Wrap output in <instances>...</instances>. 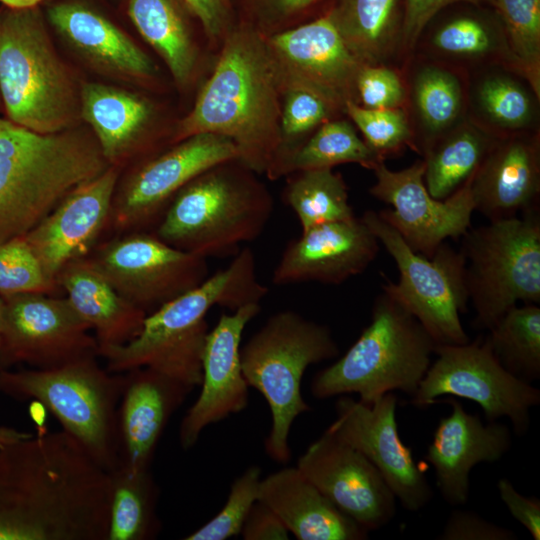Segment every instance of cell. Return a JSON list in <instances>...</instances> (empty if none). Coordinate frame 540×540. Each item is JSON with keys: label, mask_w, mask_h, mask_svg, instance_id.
I'll return each instance as SVG.
<instances>
[{"label": "cell", "mask_w": 540, "mask_h": 540, "mask_svg": "<svg viewBox=\"0 0 540 540\" xmlns=\"http://www.w3.org/2000/svg\"><path fill=\"white\" fill-rule=\"evenodd\" d=\"M50 24L80 55L109 73L148 79L155 71L149 56L117 25L79 2H60L47 10Z\"/></svg>", "instance_id": "cell-26"}, {"label": "cell", "mask_w": 540, "mask_h": 540, "mask_svg": "<svg viewBox=\"0 0 540 540\" xmlns=\"http://www.w3.org/2000/svg\"><path fill=\"white\" fill-rule=\"evenodd\" d=\"M80 116L93 130L110 166L119 165L143 149L144 133L152 115L147 100L101 83H83L79 90Z\"/></svg>", "instance_id": "cell-28"}, {"label": "cell", "mask_w": 540, "mask_h": 540, "mask_svg": "<svg viewBox=\"0 0 540 540\" xmlns=\"http://www.w3.org/2000/svg\"><path fill=\"white\" fill-rule=\"evenodd\" d=\"M128 15L141 36L159 53L173 78L186 84L194 71L196 51L174 0H128Z\"/></svg>", "instance_id": "cell-33"}, {"label": "cell", "mask_w": 540, "mask_h": 540, "mask_svg": "<svg viewBox=\"0 0 540 540\" xmlns=\"http://www.w3.org/2000/svg\"><path fill=\"white\" fill-rule=\"evenodd\" d=\"M397 403L394 392L372 404L342 395L335 402L336 419L326 431L361 452L378 469L396 500L406 510L418 512L434 493L412 449L399 436Z\"/></svg>", "instance_id": "cell-16"}, {"label": "cell", "mask_w": 540, "mask_h": 540, "mask_svg": "<svg viewBox=\"0 0 540 540\" xmlns=\"http://www.w3.org/2000/svg\"><path fill=\"white\" fill-rule=\"evenodd\" d=\"M327 10L363 65L380 64L400 38L403 0H335Z\"/></svg>", "instance_id": "cell-30"}, {"label": "cell", "mask_w": 540, "mask_h": 540, "mask_svg": "<svg viewBox=\"0 0 540 540\" xmlns=\"http://www.w3.org/2000/svg\"><path fill=\"white\" fill-rule=\"evenodd\" d=\"M199 20L205 33L211 38L226 35L232 28L231 0H181Z\"/></svg>", "instance_id": "cell-49"}, {"label": "cell", "mask_w": 540, "mask_h": 540, "mask_svg": "<svg viewBox=\"0 0 540 540\" xmlns=\"http://www.w3.org/2000/svg\"><path fill=\"white\" fill-rule=\"evenodd\" d=\"M517 69L540 92V0H492Z\"/></svg>", "instance_id": "cell-38"}, {"label": "cell", "mask_w": 540, "mask_h": 540, "mask_svg": "<svg viewBox=\"0 0 540 540\" xmlns=\"http://www.w3.org/2000/svg\"><path fill=\"white\" fill-rule=\"evenodd\" d=\"M361 218L399 271L398 282L387 281L383 291L413 315L437 345L469 342L460 320L469 302L461 252L444 242L432 258H426L412 250L377 212L368 210Z\"/></svg>", "instance_id": "cell-10"}, {"label": "cell", "mask_w": 540, "mask_h": 540, "mask_svg": "<svg viewBox=\"0 0 540 540\" xmlns=\"http://www.w3.org/2000/svg\"><path fill=\"white\" fill-rule=\"evenodd\" d=\"M3 317H4V302L0 297V371L4 370L3 365Z\"/></svg>", "instance_id": "cell-53"}, {"label": "cell", "mask_w": 540, "mask_h": 540, "mask_svg": "<svg viewBox=\"0 0 540 540\" xmlns=\"http://www.w3.org/2000/svg\"><path fill=\"white\" fill-rule=\"evenodd\" d=\"M42 1L44 0H0L5 7L12 9L34 8Z\"/></svg>", "instance_id": "cell-52"}, {"label": "cell", "mask_w": 540, "mask_h": 540, "mask_svg": "<svg viewBox=\"0 0 540 540\" xmlns=\"http://www.w3.org/2000/svg\"><path fill=\"white\" fill-rule=\"evenodd\" d=\"M379 246L362 218L312 227L287 244L273 271L272 283L341 284L362 273L377 257Z\"/></svg>", "instance_id": "cell-21"}, {"label": "cell", "mask_w": 540, "mask_h": 540, "mask_svg": "<svg viewBox=\"0 0 540 540\" xmlns=\"http://www.w3.org/2000/svg\"><path fill=\"white\" fill-rule=\"evenodd\" d=\"M109 478L106 540L154 539L161 523L157 515L159 487L151 470L119 464L109 471Z\"/></svg>", "instance_id": "cell-32"}, {"label": "cell", "mask_w": 540, "mask_h": 540, "mask_svg": "<svg viewBox=\"0 0 540 540\" xmlns=\"http://www.w3.org/2000/svg\"><path fill=\"white\" fill-rule=\"evenodd\" d=\"M451 405V413L440 418L424 455L435 471V483L451 506L466 504L471 470L482 462L500 460L512 446L510 428L498 421L484 424L468 413L454 398L438 400Z\"/></svg>", "instance_id": "cell-22"}, {"label": "cell", "mask_w": 540, "mask_h": 540, "mask_svg": "<svg viewBox=\"0 0 540 540\" xmlns=\"http://www.w3.org/2000/svg\"><path fill=\"white\" fill-rule=\"evenodd\" d=\"M56 282L94 331L98 348L123 345L140 332L146 313L125 299L86 258L67 264Z\"/></svg>", "instance_id": "cell-27"}, {"label": "cell", "mask_w": 540, "mask_h": 540, "mask_svg": "<svg viewBox=\"0 0 540 540\" xmlns=\"http://www.w3.org/2000/svg\"><path fill=\"white\" fill-rule=\"evenodd\" d=\"M62 294L45 273L25 236L0 243V297L20 293Z\"/></svg>", "instance_id": "cell-41"}, {"label": "cell", "mask_w": 540, "mask_h": 540, "mask_svg": "<svg viewBox=\"0 0 540 540\" xmlns=\"http://www.w3.org/2000/svg\"><path fill=\"white\" fill-rule=\"evenodd\" d=\"M440 540H516L517 534L506 527L494 524L477 513L454 510L449 515Z\"/></svg>", "instance_id": "cell-46"}, {"label": "cell", "mask_w": 540, "mask_h": 540, "mask_svg": "<svg viewBox=\"0 0 540 540\" xmlns=\"http://www.w3.org/2000/svg\"><path fill=\"white\" fill-rule=\"evenodd\" d=\"M383 162L345 120L326 121L303 142L278 168L275 178L296 171L333 168L344 163H357L374 169Z\"/></svg>", "instance_id": "cell-36"}, {"label": "cell", "mask_w": 540, "mask_h": 540, "mask_svg": "<svg viewBox=\"0 0 540 540\" xmlns=\"http://www.w3.org/2000/svg\"><path fill=\"white\" fill-rule=\"evenodd\" d=\"M261 469L248 467L231 484L222 509L207 523L184 537L185 540H226L240 535L244 521L258 500Z\"/></svg>", "instance_id": "cell-43"}, {"label": "cell", "mask_w": 540, "mask_h": 540, "mask_svg": "<svg viewBox=\"0 0 540 540\" xmlns=\"http://www.w3.org/2000/svg\"><path fill=\"white\" fill-rule=\"evenodd\" d=\"M373 170L376 182L370 194L393 207L378 211V215L415 252L430 259L446 239L461 238L471 227L475 210L470 179L451 196L439 200L426 188L424 160L399 171L381 162Z\"/></svg>", "instance_id": "cell-15"}, {"label": "cell", "mask_w": 540, "mask_h": 540, "mask_svg": "<svg viewBox=\"0 0 540 540\" xmlns=\"http://www.w3.org/2000/svg\"><path fill=\"white\" fill-rule=\"evenodd\" d=\"M344 110L362 133L365 143L383 160L412 142V130L400 108L371 109L349 100Z\"/></svg>", "instance_id": "cell-42"}, {"label": "cell", "mask_w": 540, "mask_h": 540, "mask_svg": "<svg viewBox=\"0 0 540 540\" xmlns=\"http://www.w3.org/2000/svg\"><path fill=\"white\" fill-rule=\"evenodd\" d=\"M496 141L471 123L454 126L425 150L424 182L430 195L444 200L459 190L476 172Z\"/></svg>", "instance_id": "cell-31"}, {"label": "cell", "mask_w": 540, "mask_h": 540, "mask_svg": "<svg viewBox=\"0 0 540 540\" xmlns=\"http://www.w3.org/2000/svg\"><path fill=\"white\" fill-rule=\"evenodd\" d=\"M86 357L54 369H4L0 393L43 405L89 456L108 472L119 464L117 412L124 373Z\"/></svg>", "instance_id": "cell-8"}, {"label": "cell", "mask_w": 540, "mask_h": 540, "mask_svg": "<svg viewBox=\"0 0 540 540\" xmlns=\"http://www.w3.org/2000/svg\"><path fill=\"white\" fill-rule=\"evenodd\" d=\"M0 96L7 119L41 134L73 128L79 91L37 7L0 8Z\"/></svg>", "instance_id": "cell-6"}, {"label": "cell", "mask_w": 540, "mask_h": 540, "mask_svg": "<svg viewBox=\"0 0 540 540\" xmlns=\"http://www.w3.org/2000/svg\"><path fill=\"white\" fill-rule=\"evenodd\" d=\"M426 28H430L432 50L441 57L469 61L502 59L517 68L492 5L468 2L449 5Z\"/></svg>", "instance_id": "cell-29"}, {"label": "cell", "mask_w": 540, "mask_h": 540, "mask_svg": "<svg viewBox=\"0 0 540 540\" xmlns=\"http://www.w3.org/2000/svg\"><path fill=\"white\" fill-rule=\"evenodd\" d=\"M123 373L117 412L119 464L150 469L171 416L193 388L147 367Z\"/></svg>", "instance_id": "cell-23"}, {"label": "cell", "mask_w": 540, "mask_h": 540, "mask_svg": "<svg viewBox=\"0 0 540 540\" xmlns=\"http://www.w3.org/2000/svg\"><path fill=\"white\" fill-rule=\"evenodd\" d=\"M338 355L329 327L293 310L270 316L240 347L244 377L249 387L263 395L271 412L265 450L274 461H289L291 426L300 414L311 410L301 394L306 369Z\"/></svg>", "instance_id": "cell-7"}, {"label": "cell", "mask_w": 540, "mask_h": 540, "mask_svg": "<svg viewBox=\"0 0 540 540\" xmlns=\"http://www.w3.org/2000/svg\"><path fill=\"white\" fill-rule=\"evenodd\" d=\"M469 185L474 210L489 221L539 210L538 140L521 134L496 139Z\"/></svg>", "instance_id": "cell-24"}, {"label": "cell", "mask_w": 540, "mask_h": 540, "mask_svg": "<svg viewBox=\"0 0 540 540\" xmlns=\"http://www.w3.org/2000/svg\"><path fill=\"white\" fill-rule=\"evenodd\" d=\"M267 292L258 279L254 253L244 247L226 268L147 314L132 340L98 348V356L110 372L147 367L194 389L202 380L208 311L216 305L235 311L260 303Z\"/></svg>", "instance_id": "cell-2"}, {"label": "cell", "mask_w": 540, "mask_h": 540, "mask_svg": "<svg viewBox=\"0 0 540 540\" xmlns=\"http://www.w3.org/2000/svg\"><path fill=\"white\" fill-rule=\"evenodd\" d=\"M324 0H231L239 5L243 23L255 29L286 26L304 18L318 8Z\"/></svg>", "instance_id": "cell-44"}, {"label": "cell", "mask_w": 540, "mask_h": 540, "mask_svg": "<svg viewBox=\"0 0 540 540\" xmlns=\"http://www.w3.org/2000/svg\"><path fill=\"white\" fill-rule=\"evenodd\" d=\"M2 299L4 369L25 364L47 370L98 356L91 329L65 296L33 292Z\"/></svg>", "instance_id": "cell-14"}, {"label": "cell", "mask_w": 540, "mask_h": 540, "mask_svg": "<svg viewBox=\"0 0 540 540\" xmlns=\"http://www.w3.org/2000/svg\"><path fill=\"white\" fill-rule=\"evenodd\" d=\"M486 335L501 366L532 384L540 378V307L529 303L510 308Z\"/></svg>", "instance_id": "cell-34"}, {"label": "cell", "mask_w": 540, "mask_h": 540, "mask_svg": "<svg viewBox=\"0 0 540 540\" xmlns=\"http://www.w3.org/2000/svg\"><path fill=\"white\" fill-rule=\"evenodd\" d=\"M30 435H32L30 432L0 425V446L24 439Z\"/></svg>", "instance_id": "cell-51"}, {"label": "cell", "mask_w": 540, "mask_h": 540, "mask_svg": "<svg viewBox=\"0 0 540 540\" xmlns=\"http://www.w3.org/2000/svg\"><path fill=\"white\" fill-rule=\"evenodd\" d=\"M434 354L436 359L411 397L415 407L453 396L477 403L488 422L507 417L517 436L529 431L530 411L540 403V390L501 366L487 336L465 344L436 345Z\"/></svg>", "instance_id": "cell-11"}, {"label": "cell", "mask_w": 540, "mask_h": 540, "mask_svg": "<svg viewBox=\"0 0 540 540\" xmlns=\"http://www.w3.org/2000/svg\"><path fill=\"white\" fill-rule=\"evenodd\" d=\"M260 310V303L244 305L231 314H222L209 330L202 354L201 391L179 427L184 450L197 443L206 427L247 407L249 385L241 367L240 346L246 325Z\"/></svg>", "instance_id": "cell-20"}, {"label": "cell", "mask_w": 540, "mask_h": 540, "mask_svg": "<svg viewBox=\"0 0 540 540\" xmlns=\"http://www.w3.org/2000/svg\"><path fill=\"white\" fill-rule=\"evenodd\" d=\"M356 92L362 106L371 109L400 108L405 98L404 86L398 74L380 64L360 68Z\"/></svg>", "instance_id": "cell-45"}, {"label": "cell", "mask_w": 540, "mask_h": 540, "mask_svg": "<svg viewBox=\"0 0 540 540\" xmlns=\"http://www.w3.org/2000/svg\"><path fill=\"white\" fill-rule=\"evenodd\" d=\"M118 179L119 168L109 166L69 192L25 235L51 280L56 282L67 264L87 257L106 238Z\"/></svg>", "instance_id": "cell-19"}, {"label": "cell", "mask_w": 540, "mask_h": 540, "mask_svg": "<svg viewBox=\"0 0 540 540\" xmlns=\"http://www.w3.org/2000/svg\"><path fill=\"white\" fill-rule=\"evenodd\" d=\"M413 102L427 140L423 151L452 129L463 109V89L458 77L440 66L421 68L413 82Z\"/></svg>", "instance_id": "cell-37"}, {"label": "cell", "mask_w": 540, "mask_h": 540, "mask_svg": "<svg viewBox=\"0 0 540 540\" xmlns=\"http://www.w3.org/2000/svg\"><path fill=\"white\" fill-rule=\"evenodd\" d=\"M302 474L339 510L366 530L396 514V498L378 469L358 450L325 431L299 457Z\"/></svg>", "instance_id": "cell-18"}, {"label": "cell", "mask_w": 540, "mask_h": 540, "mask_svg": "<svg viewBox=\"0 0 540 540\" xmlns=\"http://www.w3.org/2000/svg\"><path fill=\"white\" fill-rule=\"evenodd\" d=\"M0 103H1V96H0Z\"/></svg>", "instance_id": "cell-54"}, {"label": "cell", "mask_w": 540, "mask_h": 540, "mask_svg": "<svg viewBox=\"0 0 540 540\" xmlns=\"http://www.w3.org/2000/svg\"><path fill=\"white\" fill-rule=\"evenodd\" d=\"M459 2L492 5V0H403L400 43L406 48L414 47L435 15L445 7Z\"/></svg>", "instance_id": "cell-47"}, {"label": "cell", "mask_w": 540, "mask_h": 540, "mask_svg": "<svg viewBox=\"0 0 540 540\" xmlns=\"http://www.w3.org/2000/svg\"><path fill=\"white\" fill-rule=\"evenodd\" d=\"M85 258L146 314L197 287L209 276L206 258L179 250L153 232L109 236Z\"/></svg>", "instance_id": "cell-13"}, {"label": "cell", "mask_w": 540, "mask_h": 540, "mask_svg": "<svg viewBox=\"0 0 540 540\" xmlns=\"http://www.w3.org/2000/svg\"><path fill=\"white\" fill-rule=\"evenodd\" d=\"M285 99L280 115L281 145L266 174L274 179L285 159L298 148V140L327 121L334 109L317 93L296 85L284 86Z\"/></svg>", "instance_id": "cell-40"}, {"label": "cell", "mask_w": 540, "mask_h": 540, "mask_svg": "<svg viewBox=\"0 0 540 540\" xmlns=\"http://www.w3.org/2000/svg\"><path fill=\"white\" fill-rule=\"evenodd\" d=\"M240 535L244 540H287L289 531L277 514L257 500L251 507Z\"/></svg>", "instance_id": "cell-50"}, {"label": "cell", "mask_w": 540, "mask_h": 540, "mask_svg": "<svg viewBox=\"0 0 540 540\" xmlns=\"http://www.w3.org/2000/svg\"><path fill=\"white\" fill-rule=\"evenodd\" d=\"M267 44L283 87L307 88L334 109L355 101L356 78L363 64L346 45L327 9L312 21L273 34Z\"/></svg>", "instance_id": "cell-17"}, {"label": "cell", "mask_w": 540, "mask_h": 540, "mask_svg": "<svg viewBox=\"0 0 540 540\" xmlns=\"http://www.w3.org/2000/svg\"><path fill=\"white\" fill-rule=\"evenodd\" d=\"M254 173L238 159L204 171L180 189L153 233L206 259L235 256L273 214V199Z\"/></svg>", "instance_id": "cell-4"}, {"label": "cell", "mask_w": 540, "mask_h": 540, "mask_svg": "<svg viewBox=\"0 0 540 540\" xmlns=\"http://www.w3.org/2000/svg\"><path fill=\"white\" fill-rule=\"evenodd\" d=\"M475 100L481 113L501 130H523L534 116L526 87L508 75L485 76L476 87Z\"/></svg>", "instance_id": "cell-39"}, {"label": "cell", "mask_w": 540, "mask_h": 540, "mask_svg": "<svg viewBox=\"0 0 540 540\" xmlns=\"http://www.w3.org/2000/svg\"><path fill=\"white\" fill-rule=\"evenodd\" d=\"M233 159H238V152L231 140L200 133L139 162L117 182L106 238L153 232L180 189L211 167Z\"/></svg>", "instance_id": "cell-12"}, {"label": "cell", "mask_w": 540, "mask_h": 540, "mask_svg": "<svg viewBox=\"0 0 540 540\" xmlns=\"http://www.w3.org/2000/svg\"><path fill=\"white\" fill-rule=\"evenodd\" d=\"M258 500L299 540H364L369 531L339 510L297 467L261 478Z\"/></svg>", "instance_id": "cell-25"}, {"label": "cell", "mask_w": 540, "mask_h": 540, "mask_svg": "<svg viewBox=\"0 0 540 540\" xmlns=\"http://www.w3.org/2000/svg\"><path fill=\"white\" fill-rule=\"evenodd\" d=\"M473 327L489 330L510 308L540 303V213L489 221L461 237Z\"/></svg>", "instance_id": "cell-9"}, {"label": "cell", "mask_w": 540, "mask_h": 540, "mask_svg": "<svg viewBox=\"0 0 540 540\" xmlns=\"http://www.w3.org/2000/svg\"><path fill=\"white\" fill-rule=\"evenodd\" d=\"M293 174L283 198L298 217L302 232L356 217L348 202L347 186L332 168L301 170Z\"/></svg>", "instance_id": "cell-35"}, {"label": "cell", "mask_w": 540, "mask_h": 540, "mask_svg": "<svg viewBox=\"0 0 540 540\" xmlns=\"http://www.w3.org/2000/svg\"><path fill=\"white\" fill-rule=\"evenodd\" d=\"M281 87L267 42L257 29L241 22L225 35L214 72L173 140L200 133L224 136L236 146L241 163L266 173L281 145Z\"/></svg>", "instance_id": "cell-1"}, {"label": "cell", "mask_w": 540, "mask_h": 540, "mask_svg": "<svg viewBox=\"0 0 540 540\" xmlns=\"http://www.w3.org/2000/svg\"><path fill=\"white\" fill-rule=\"evenodd\" d=\"M499 496L510 514L530 533L534 540L540 539V500L520 494L507 478L497 483Z\"/></svg>", "instance_id": "cell-48"}, {"label": "cell", "mask_w": 540, "mask_h": 540, "mask_svg": "<svg viewBox=\"0 0 540 540\" xmlns=\"http://www.w3.org/2000/svg\"><path fill=\"white\" fill-rule=\"evenodd\" d=\"M436 345L418 320L383 291L369 325L341 358L314 376L311 393L317 399L357 394L366 404L394 391L412 397Z\"/></svg>", "instance_id": "cell-5"}, {"label": "cell", "mask_w": 540, "mask_h": 540, "mask_svg": "<svg viewBox=\"0 0 540 540\" xmlns=\"http://www.w3.org/2000/svg\"><path fill=\"white\" fill-rule=\"evenodd\" d=\"M109 166L95 137L83 131L41 134L0 117V243L25 236Z\"/></svg>", "instance_id": "cell-3"}]
</instances>
